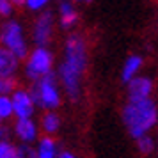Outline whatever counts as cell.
<instances>
[{
    "mask_svg": "<svg viewBox=\"0 0 158 158\" xmlns=\"http://www.w3.org/2000/svg\"><path fill=\"white\" fill-rule=\"evenodd\" d=\"M123 119H124V124L128 128L130 135L133 139H140L158 121L156 103L149 98H144V100L139 101H130L123 110Z\"/></svg>",
    "mask_w": 158,
    "mask_h": 158,
    "instance_id": "1",
    "label": "cell"
},
{
    "mask_svg": "<svg viewBox=\"0 0 158 158\" xmlns=\"http://www.w3.org/2000/svg\"><path fill=\"white\" fill-rule=\"evenodd\" d=\"M0 39H2V43H6V46L18 59L27 55V46H25V41H23V37H22V27L18 23H15V22L7 23L4 27V30H2Z\"/></svg>",
    "mask_w": 158,
    "mask_h": 158,
    "instance_id": "2",
    "label": "cell"
},
{
    "mask_svg": "<svg viewBox=\"0 0 158 158\" xmlns=\"http://www.w3.org/2000/svg\"><path fill=\"white\" fill-rule=\"evenodd\" d=\"M34 85L39 91V98H41V107L44 108H55L59 105V93L55 89V75L48 71L43 75L39 80H36Z\"/></svg>",
    "mask_w": 158,
    "mask_h": 158,
    "instance_id": "3",
    "label": "cell"
},
{
    "mask_svg": "<svg viewBox=\"0 0 158 158\" xmlns=\"http://www.w3.org/2000/svg\"><path fill=\"white\" fill-rule=\"evenodd\" d=\"M50 68H52V55L44 48H37L32 53L29 64H27V75L36 82L43 75H46V73L50 71Z\"/></svg>",
    "mask_w": 158,
    "mask_h": 158,
    "instance_id": "4",
    "label": "cell"
},
{
    "mask_svg": "<svg viewBox=\"0 0 158 158\" xmlns=\"http://www.w3.org/2000/svg\"><path fill=\"white\" fill-rule=\"evenodd\" d=\"M153 91V84L148 78H133L130 80V101H139L149 98Z\"/></svg>",
    "mask_w": 158,
    "mask_h": 158,
    "instance_id": "5",
    "label": "cell"
},
{
    "mask_svg": "<svg viewBox=\"0 0 158 158\" xmlns=\"http://www.w3.org/2000/svg\"><path fill=\"white\" fill-rule=\"evenodd\" d=\"M13 103H15V112L18 114V117H30L34 112V100L30 98V94L23 91H16Z\"/></svg>",
    "mask_w": 158,
    "mask_h": 158,
    "instance_id": "6",
    "label": "cell"
},
{
    "mask_svg": "<svg viewBox=\"0 0 158 158\" xmlns=\"http://www.w3.org/2000/svg\"><path fill=\"white\" fill-rule=\"evenodd\" d=\"M52 34V15L44 13L36 23V30H34V39L37 44H46Z\"/></svg>",
    "mask_w": 158,
    "mask_h": 158,
    "instance_id": "7",
    "label": "cell"
},
{
    "mask_svg": "<svg viewBox=\"0 0 158 158\" xmlns=\"http://www.w3.org/2000/svg\"><path fill=\"white\" fill-rule=\"evenodd\" d=\"M18 66V57H16L13 52L9 50H0V75L6 78V77H11L13 71Z\"/></svg>",
    "mask_w": 158,
    "mask_h": 158,
    "instance_id": "8",
    "label": "cell"
},
{
    "mask_svg": "<svg viewBox=\"0 0 158 158\" xmlns=\"http://www.w3.org/2000/svg\"><path fill=\"white\" fill-rule=\"evenodd\" d=\"M16 133H18V137L22 140L30 142L36 137V126H34V123L30 121L29 117H20L18 123H16Z\"/></svg>",
    "mask_w": 158,
    "mask_h": 158,
    "instance_id": "9",
    "label": "cell"
},
{
    "mask_svg": "<svg viewBox=\"0 0 158 158\" xmlns=\"http://www.w3.org/2000/svg\"><path fill=\"white\" fill-rule=\"evenodd\" d=\"M75 22H77V13H75L71 4L68 0H64L60 4V25L64 29H69L71 25H75Z\"/></svg>",
    "mask_w": 158,
    "mask_h": 158,
    "instance_id": "10",
    "label": "cell"
},
{
    "mask_svg": "<svg viewBox=\"0 0 158 158\" xmlns=\"http://www.w3.org/2000/svg\"><path fill=\"white\" fill-rule=\"evenodd\" d=\"M140 66H142V59L139 57V55L130 57L128 60H126V64H124V69H123V82H130L131 77L139 71Z\"/></svg>",
    "mask_w": 158,
    "mask_h": 158,
    "instance_id": "11",
    "label": "cell"
},
{
    "mask_svg": "<svg viewBox=\"0 0 158 158\" xmlns=\"http://www.w3.org/2000/svg\"><path fill=\"white\" fill-rule=\"evenodd\" d=\"M39 158H55L57 156V149H55V142L50 137H44L41 144H39V151H37Z\"/></svg>",
    "mask_w": 158,
    "mask_h": 158,
    "instance_id": "12",
    "label": "cell"
},
{
    "mask_svg": "<svg viewBox=\"0 0 158 158\" xmlns=\"http://www.w3.org/2000/svg\"><path fill=\"white\" fill-rule=\"evenodd\" d=\"M43 128H44V131H48V133L55 131V130L59 128V117L55 114H46L43 117Z\"/></svg>",
    "mask_w": 158,
    "mask_h": 158,
    "instance_id": "13",
    "label": "cell"
},
{
    "mask_svg": "<svg viewBox=\"0 0 158 158\" xmlns=\"http://www.w3.org/2000/svg\"><path fill=\"white\" fill-rule=\"evenodd\" d=\"M13 110H15V103L9 100L7 96H0V117L11 115Z\"/></svg>",
    "mask_w": 158,
    "mask_h": 158,
    "instance_id": "14",
    "label": "cell"
},
{
    "mask_svg": "<svg viewBox=\"0 0 158 158\" xmlns=\"http://www.w3.org/2000/svg\"><path fill=\"white\" fill-rule=\"evenodd\" d=\"M0 158H18V149L9 142H0Z\"/></svg>",
    "mask_w": 158,
    "mask_h": 158,
    "instance_id": "15",
    "label": "cell"
},
{
    "mask_svg": "<svg viewBox=\"0 0 158 158\" xmlns=\"http://www.w3.org/2000/svg\"><path fill=\"white\" fill-rule=\"evenodd\" d=\"M18 158H39V155H37L30 146L22 144V146L18 148Z\"/></svg>",
    "mask_w": 158,
    "mask_h": 158,
    "instance_id": "16",
    "label": "cell"
},
{
    "mask_svg": "<svg viewBox=\"0 0 158 158\" xmlns=\"http://www.w3.org/2000/svg\"><path fill=\"white\" fill-rule=\"evenodd\" d=\"M139 140V149L142 151V153H151L153 151V140H151L149 137H140V139H137Z\"/></svg>",
    "mask_w": 158,
    "mask_h": 158,
    "instance_id": "17",
    "label": "cell"
},
{
    "mask_svg": "<svg viewBox=\"0 0 158 158\" xmlns=\"http://www.w3.org/2000/svg\"><path fill=\"white\" fill-rule=\"evenodd\" d=\"M11 0H0V15L9 16L11 15Z\"/></svg>",
    "mask_w": 158,
    "mask_h": 158,
    "instance_id": "18",
    "label": "cell"
},
{
    "mask_svg": "<svg viewBox=\"0 0 158 158\" xmlns=\"http://www.w3.org/2000/svg\"><path fill=\"white\" fill-rule=\"evenodd\" d=\"M13 85H15V80L11 78V77H6L4 82H2V91L4 93H9V91H13Z\"/></svg>",
    "mask_w": 158,
    "mask_h": 158,
    "instance_id": "19",
    "label": "cell"
},
{
    "mask_svg": "<svg viewBox=\"0 0 158 158\" xmlns=\"http://www.w3.org/2000/svg\"><path fill=\"white\" fill-rule=\"evenodd\" d=\"M46 2H48V0H27V4H29L30 9H39V7H43Z\"/></svg>",
    "mask_w": 158,
    "mask_h": 158,
    "instance_id": "20",
    "label": "cell"
},
{
    "mask_svg": "<svg viewBox=\"0 0 158 158\" xmlns=\"http://www.w3.org/2000/svg\"><path fill=\"white\" fill-rule=\"evenodd\" d=\"M7 128H0V142H7Z\"/></svg>",
    "mask_w": 158,
    "mask_h": 158,
    "instance_id": "21",
    "label": "cell"
},
{
    "mask_svg": "<svg viewBox=\"0 0 158 158\" xmlns=\"http://www.w3.org/2000/svg\"><path fill=\"white\" fill-rule=\"evenodd\" d=\"M59 158H75V156H73L71 153H62V155H60Z\"/></svg>",
    "mask_w": 158,
    "mask_h": 158,
    "instance_id": "22",
    "label": "cell"
},
{
    "mask_svg": "<svg viewBox=\"0 0 158 158\" xmlns=\"http://www.w3.org/2000/svg\"><path fill=\"white\" fill-rule=\"evenodd\" d=\"M11 2H13V4H16V6H22L25 0H11Z\"/></svg>",
    "mask_w": 158,
    "mask_h": 158,
    "instance_id": "23",
    "label": "cell"
},
{
    "mask_svg": "<svg viewBox=\"0 0 158 158\" xmlns=\"http://www.w3.org/2000/svg\"><path fill=\"white\" fill-rule=\"evenodd\" d=\"M78 2H91V0H78Z\"/></svg>",
    "mask_w": 158,
    "mask_h": 158,
    "instance_id": "24",
    "label": "cell"
},
{
    "mask_svg": "<svg viewBox=\"0 0 158 158\" xmlns=\"http://www.w3.org/2000/svg\"><path fill=\"white\" fill-rule=\"evenodd\" d=\"M0 91H2V80H0Z\"/></svg>",
    "mask_w": 158,
    "mask_h": 158,
    "instance_id": "25",
    "label": "cell"
}]
</instances>
